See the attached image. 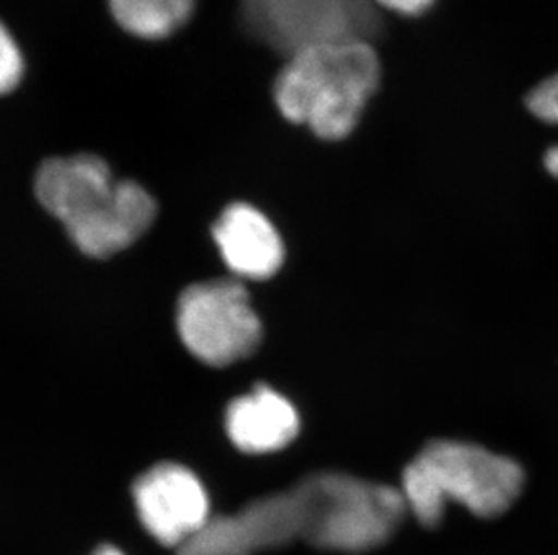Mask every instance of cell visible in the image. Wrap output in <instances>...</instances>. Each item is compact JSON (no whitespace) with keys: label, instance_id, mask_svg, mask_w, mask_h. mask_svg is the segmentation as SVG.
<instances>
[{"label":"cell","instance_id":"30bf717a","mask_svg":"<svg viewBox=\"0 0 558 555\" xmlns=\"http://www.w3.org/2000/svg\"><path fill=\"white\" fill-rule=\"evenodd\" d=\"M24 73L26 58L21 46L4 22L0 21V96L15 90L24 78Z\"/></svg>","mask_w":558,"mask_h":555},{"label":"cell","instance_id":"ba28073f","mask_svg":"<svg viewBox=\"0 0 558 555\" xmlns=\"http://www.w3.org/2000/svg\"><path fill=\"white\" fill-rule=\"evenodd\" d=\"M228 436L244 453H274L295 441L301 419L295 406L268 386L235 398L227 411Z\"/></svg>","mask_w":558,"mask_h":555},{"label":"cell","instance_id":"6da1fadb","mask_svg":"<svg viewBox=\"0 0 558 555\" xmlns=\"http://www.w3.org/2000/svg\"><path fill=\"white\" fill-rule=\"evenodd\" d=\"M43 208L80 251L107 258L132 246L156 219V202L134 181H114L111 168L90 153L49 159L35 177Z\"/></svg>","mask_w":558,"mask_h":555},{"label":"cell","instance_id":"8992f818","mask_svg":"<svg viewBox=\"0 0 558 555\" xmlns=\"http://www.w3.org/2000/svg\"><path fill=\"white\" fill-rule=\"evenodd\" d=\"M137 518L154 540L181 548L210 521V502L199 478L178 464H158L132 488Z\"/></svg>","mask_w":558,"mask_h":555},{"label":"cell","instance_id":"3957f363","mask_svg":"<svg viewBox=\"0 0 558 555\" xmlns=\"http://www.w3.org/2000/svg\"><path fill=\"white\" fill-rule=\"evenodd\" d=\"M524 488V471L515 460L481 445L434 441L405 467L401 494L407 510L434 529L448 503H459L477 518L492 519L510 510Z\"/></svg>","mask_w":558,"mask_h":555},{"label":"cell","instance_id":"8fae6325","mask_svg":"<svg viewBox=\"0 0 558 555\" xmlns=\"http://www.w3.org/2000/svg\"><path fill=\"white\" fill-rule=\"evenodd\" d=\"M527 109L544 123L558 126V73L544 79L530 92Z\"/></svg>","mask_w":558,"mask_h":555},{"label":"cell","instance_id":"9c48e42d","mask_svg":"<svg viewBox=\"0 0 558 555\" xmlns=\"http://www.w3.org/2000/svg\"><path fill=\"white\" fill-rule=\"evenodd\" d=\"M197 0H109L112 16L131 35L159 40L180 32Z\"/></svg>","mask_w":558,"mask_h":555},{"label":"cell","instance_id":"7c38bea8","mask_svg":"<svg viewBox=\"0 0 558 555\" xmlns=\"http://www.w3.org/2000/svg\"><path fill=\"white\" fill-rule=\"evenodd\" d=\"M387 10L395 11L398 15L420 16L433 8L436 0H376Z\"/></svg>","mask_w":558,"mask_h":555},{"label":"cell","instance_id":"52a82bcc","mask_svg":"<svg viewBox=\"0 0 558 555\" xmlns=\"http://www.w3.org/2000/svg\"><path fill=\"white\" fill-rule=\"evenodd\" d=\"M214 238L228 268L241 278L266 280L284 262V246L268 217L253 206H228L214 225Z\"/></svg>","mask_w":558,"mask_h":555},{"label":"cell","instance_id":"4fadbf2b","mask_svg":"<svg viewBox=\"0 0 558 555\" xmlns=\"http://www.w3.org/2000/svg\"><path fill=\"white\" fill-rule=\"evenodd\" d=\"M90 555H125V554H123V552L120 551V548H117V546L104 545V546H100V548H96V551L93 552V554H90Z\"/></svg>","mask_w":558,"mask_h":555},{"label":"cell","instance_id":"5b68a950","mask_svg":"<svg viewBox=\"0 0 558 555\" xmlns=\"http://www.w3.org/2000/svg\"><path fill=\"white\" fill-rule=\"evenodd\" d=\"M178 332L186 348L210 367H230L257 350L263 325L238 280H211L185 288Z\"/></svg>","mask_w":558,"mask_h":555},{"label":"cell","instance_id":"7a4b0ae2","mask_svg":"<svg viewBox=\"0 0 558 555\" xmlns=\"http://www.w3.org/2000/svg\"><path fill=\"white\" fill-rule=\"evenodd\" d=\"M378 57L356 38H332L296 49L275 79L274 98L286 120L324 139L356 128L378 89Z\"/></svg>","mask_w":558,"mask_h":555},{"label":"cell","instance_id":"277c9868","mask_svg":"<svg viewBox=\"0 0 558 555\" xmlns=\"http://www.w3.org/2000/svg\"><path fill=\"white\" fill-rule=\"evenodd\" d=\"M306 505L304 540L324 551L362 554L400 529L407 503L400 489L342 472H318L296 483Z\"/></svg>","mask_w":558,"mask_h":555}]
</instances>
